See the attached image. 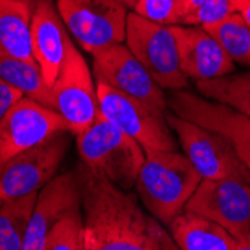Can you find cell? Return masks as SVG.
I'll use <instances>...</instances> for the list:
<instances>
[{"mask_svg":"<svg viewBox=\"0 0 250 250\" xmlns=\"http://www.w3.org/2000/svg\"><path fill=\"white\" fill-rule=\"evenodd\" d=\"M81 210L85 250H180L169 229L125 192L83 164Z\"/></svg>","mask_w":250,"mask_h":250,"instance_id":"cell-1","label":"cell"},{"mask_svg":"<svg viewBox=\"0 0 250 250\" xmlns=\"http://www.w3.org/2000/svg\"><path fill=\"white\" fill-rule=\"evenodd\" d=\"M201 181V175L185 154L151 151L146 153L135 189L146 210L168 226L185 211Z\"/></svg>","mask_w":250,"mask_h":250,"instance_id":"cell-2","label":"cell"},{"mask_svg":"<svg viewBox=\"0 0 250 250\" xmlns=\"http://www.w3.org/2000/svg\"><path fill=\"white\" fill-rule=\"evenodd\" d=\"M77 150L85 168L125 192L135 188L146 162L143 147L101 114L92 126L77 135Z\"/></svg>","mask_w":250,"mask_h":250,"instance_id":"cell-3","label":"cell"},{"mask_svg":"<svg viewBox=\"0 0 250 250\" xmlns=\"http://www.w3.org/2000/svg\"><path fill=\"white\" fill-rule=\"evenodd\" d=\"M167 122L177 135L185 156L202 180H240L250 185V169L222 135L167 112Z\"/></svg>","mask_w":250,"mask_h":250,"instance_id":"cell-4","label":"cell"},{"mask_svg":"<svg viewBox=\"0 0 250 250\" xmlns=\"http://www.w3.org/2000/svg\"><path fill=\"white\" fill-rule=\"evenodd\" d=\"M69 35L96 54L126 39L129 9L117 0H54Z\"/></svg>","mask_w":250,"mask_h":250,"instance_id":"cell-5","label":"cell"},{"mask_svg":"<svg viewBox=\"0 0 250 250\" xmlns=\"http://www.w3.org/2000/svg\"><path fill=\"white\" fill-rule=\"evenodd\" d=\"M126 47L164 90H185L188 77L181 71L178 48L169 26L151 22L135 12L127 14Z\"/></svg>","mask_w":250,"mask_h":250,"instance_id":"cell-6","label":"cell"},{"mask_svg":"<svg viewBox=\"0 0 250 250\" xmlns=\"http://www.w3.org/2000/svg\"><path fill=\"white\" fill-rule=\"evenodd\" d=\"M96 88L99 114L135 140L146 153L177 151L178 144L165 116L106 84L96 83Z\"/></svg>","mask_w":250,"mask_h":250,"instance_id":"cell-7","label":"cell"},{"mask_svg":"<svg viewBox=\"0 0 250 250\" xmlns=\"http://www.w3.org/2000/svg\"><path fill=\"white\" fill-rule=\"evenodd\" d=\"M69 132H62L0 167V202L39 193L57 175L69 148Z\"/></svg>","mask_w":250,"mask_h":250,"instance_id":"cell-8","label":"cell"},{"mask_svg":"<svg viewBox=\"0 0 250 250\" xmlns=\"http://www.w3.org/2000/svg\"><path fill=\"white\" fill-rule=\"evenodd\" d=\"M53 109L64 120L72 135L83 133L99 117L96 81L75 43L51 87Z\"/></svg>","mask_w":250,"mask_h":250,"instance_id":"cell-9","label":"cell"},{"mask_svg":"<svg viewBox=\"0 0 250 250\" xmlns=\"http://www.w3.org/2000/svg\"><path fill=\"white\" fill-rule=\"evenodd\" d=\"M93 75L96 83L106 84L159 114L167 116L169 111L165 90L153 80L126 43L112 45L93 54Z\"/></svg>","mask_w":250,"mask_h":250,"instance_id":"cell-10","label":"cell"},{"mask_svg":"<svg viewBox=\"0 0 250 250\" xmlns=\"http://www.w3.org/2000/svg\"><path fill=\"white\" fill-rule=\"evenodd\" d=\"M62 132L69 130L57 111L22 96L0 122V167Z\"/></svg>","mask_w":250,"mask_h":250,"instance_id":"cell-11","label":"cell"},{"mask_svg":"<svg viewBox=\"0 0 250 250\" xmlns=\"http://www.w3.org/2000/svg\"><path fill=\"white\" fill-rule=\"evenodd\" d=\"M185 211L206 217L243 240L250 235V185L229 178L202 180Z\"/></svg>","mask_w":250,"mask_h":250,"instance_id":"cell-12","label":"cell"},{"mask_svg":"<svg viewBox=\"0 0 250 250\" xmlns=\"http://www.w3.org/2000/svg\"><path fill=\"white\" fill-rule=\"evenodd\" d=\"M168 109L175 116L210 129L228 141L250 169V119L223 104L199 98L186 90L167 95Z\"/></svg>","mask_w":250,"mask_h":250,"instance_id":"cell-13","label":"cell"},{"mask_svg":"<svg viewBox=\"0 0 250 250\" xmlns=\"http://www.w3.org/2000/svg\"><path fill=\"white\" fill-rule=\"evenodd\" d=\"M81 199V180L77 169L56 175L38 193L22 250H43L56 225L69 211L80 208Z\"/></svg>","mask_w":250,"mask_h":250,"instance_id":"cell-14","label":"cell"},{"mask_svg":"<svg viewBox=\"0 0 250 250\" xmlns=\"http://www.w3.org/2000/svg\"><path fill=\"white\" fill-rule=\"evenodd\" d=\"M30 39L33 59L51 88L74 45L54 0H35Z\"/></svg>","mask_w":250,"mask_h":250,"instance_id":"cell-15","label":"cell"},{"mask_svg":"<svg viewBox=\"0 0 250 250\" xmlns=\"http://www.w3.org/2000/svg\"><path fill=\"white\" fill-rule=\"evenodd\" d=\"M175 38L180 66L188 80L207 81L235 72V63L202 26H169Z\"/></svg>","mask_w":250,"mask_h":250,"instance_id":"cell-16","label":"cell"},{"mask_svg":"<svg viewBox=\"0 0 250 250\" xmlns=\"http://www.w3.org/2000/svg\"><path fill=\"white\" fill-rule=\"evenodd\" d=\"M35 0H0V57L35 62L32 53V14Z\"/></svg>","mask_w":250,"mask_h":250,"instance_id":"cell-17","label":"cell"},{"mask_svg":"<svg viewBox=\"0 0 250 250\" xmlns=\"http://www.w3.org/2000/svg\"><path fill=\"white\" fill-rule=\"evenodd\" d=\"M168 229L180 250H235L234 238L220 225L199 214L183 211L169 225Z\"/></svg>","mask_w":250,"mask_h":250,"instance_id":"cell-18","label":"cell"},{"mask_svg":"<svg viewBox=\"0 0 250 250\" xmlns=\"http://www.w3.org/2000/svg\"><path fill=\"white\" fill-rule=\"evenodd\" d=\"M0 81L18 90L22 96L53 108L51 88L45 83L36 62L0 57Z\"/></svg>","mask_w":250,"mask_h":250,"instance_id":"cell-19","label":"cell"},{"mask_svg":"<svg viewBox=\"0 0 250 250\" xmlns=\"http://www.w3.org/2000/svg\"><path fill=\"white\" fill-rule=\"evenodd\" d=\"M196 88L206 99L223 104L250 119V69L196 81Z\"/></svg>","mask_w":250,"mask_h":250,"instance_id":"cell-20","label":"cell"},{"mask_svg":"<svg viewBox=\"0 0 250 250\" xmlns=\"http://www.w3.org/2000/svg\"><path fill=\"white\" fill-rule=\"evenodd\" d=\"M38 193L0 202V250H22Z\"/></svg>","mask_w":250,"mask_h":250,"instance_id":"cell-21","label":"cell"},{"mask_svg":"<svg viewBox=\"0 0 250 250\" xmlns=\"http://www.w3.org/2000/svg\"><path fill=\"white\" fill-rule=\"evenodd\" d=\"M229 56V59L243 67L250 69V27L241 14H234L220 22L204 26Z\"/></svg>","mask_w":250,"mask_h":250,"instance_id":"cell-22","label":"cell"},{"mask_svg":"<svg viewBox=\"0 0 250 250\" xmlns=\"http://www.w3.org/2000/svg\"><path fill=\"white\" fill-rule=\"evenodd\" d=\"M43 250H85L81 207L69 211L56 225Z\"/></svg>","mask_w":250,"mask_h":250,"instance_id":"cell-23","label":"cell"},{"mask_svg":"<svg viewBox=\"0 0 250 250\" xmlns=\"http://www.w3.org/2000/svg\"><path fill=\"white\" fill-rule=\"evenodd\" d=\"M250 0H208L198 9L181 18V26H211L234 14H241Z\"/></svg>","mask_w":250,"mask_h":250,"instance_id":"cell-24","label":"cell"},{"mask_svg":"<svg viewBox=\"0 0 250 250\" xmlns=\"http://www.w3.org/2000/svg\"><path fill=\"white\" fill-rule=\"evenodd\" d=\"M132 12L156 24L177 26L188 12V0H138Z\"/></svg>","mask_w":250,"mask_h":250,"instance_id":"cell-25","label":"cell"},{"mask_svg":"<svg viewBox=\"0 0 250 250\" xmlns=\"http://www.w3.org/2000/svg\"><path fill=\"white\" fill-rule=\"evenodd\" d=\"M21 98L22 95L18 90H15L14 87L8 85L3 81H0V122H2L3 116L6 114V111Z\"/></svg>","mask_w":250,"mask_h":250,"instance_id":"cell-26","label":"cell"},{"mask_svg":"<svg viewBox=\"0 0 250 250\" xmlns=\"http://www.w3.org/2000/svg\"><path fill=\"white\" fill-rule=\"evenodd\" d=\"M206 2H208V0H188V12H186V15L190 14L192 11L198 9L199 6H202ZM186 15H185V17H186Z\"/></svg>","mask_w":250,"mask_h":250,"instance_id":"cell-27","label":"cell"},{"mask_svg":"<svg viewBox=\"0 0 250 250\" xmlns=\"http://www.w3.org/2000/svg\"><path fill=\"white\" fill-rule=\"evenodd\" d=\"M235 250H250V235L243 240H237Z\"/></svg>","mask_w":250,"mask_h":250,"instance_id":"cell-28","label":"cell"},{"mask_svg":"<svg viewBox=\"0 0 250 250\" xmlns=\"http://www.w3.org/2000/svg\"><path fill=\"white\" fill-rule=\"evenodd\" d=\"M119 3H122L125 8H127V9H133L135 8V5L138 3V0H117Z\"/></svg>","mask_w":250,"mask_h":250,"instance_id":"cell-29","label":"cell"},{"mask_svg":"<svg viewBox=\"0 0 250 250\" xmlns=\"http://www.w3.org/2000/svg\"><path fill=\"white\" fill-rule=\"evenodd\" d=\"M241 15L244 17V20H246V22H247V24H249V27H250V5L241 12Z\"/></svg>","mask_w":250,"mask_h":250,"instance_id":"cell-30","label":"cell"}]
</instances>
